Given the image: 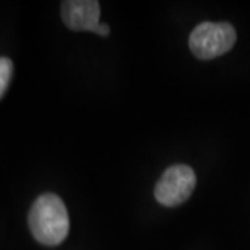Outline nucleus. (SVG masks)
Here are the masks:
<instances>
[{
    "label": "nucleus",
    "mask_w": 250,
    "mask_h": 250,
    "mask_svg": "<svg viewBox=\"0 0 250 250\" xmlns=\"http://www.w3.org/2000/svg\"><path fill=\"white\" fill-rule=\"evenodd\" d=\"M13 77V62L7 57H0V99L9 88L10 81Z\"/></svg>",
    "instance_id": "obj_5"
},
{
    "label": "nucleus",
    "mask_w": 250,
    "mask_h": 250,
    "mask_svg": "<svg viewBox=\"0 0 250 250\" xmlns=\"http://www.w3.org/2000/svg\"><path fill=\"white\" fill-rule=\"evenodd\" d=\"M62 17L72 31L93 32L100 24V6L96 0H68L62 1Z\"/></svg>",
    "instance_id": "obj_4"
},
{
    "label": "nucleus",
    "mask_w": 250,
    "mask_h": 250,
    "mask_svg": "<svg viewBox=\"0 0 250 250\" xmlns=\"http://www.w3.org/2000/svg\"><path fill=\"white\" fill-rule=\"evenodd\" d=\"M28 223L34 238L46 246L60 245L70 232L67 208L62 199L53 193H45L36 199Z\"/></svg>",
    "instance_id": "obj_1"
},
{
    "label": "nucleus",
    "mask_w": 250,
    "mask_h": 250,
    "mask_svg": "<svg viewBox=\"0 0 250 250\" xmlns=\"http://www.w3.org/2000/svg\"><path fill=\"white\" fill-rule=\"evenodd\" d=\"M93 32L100 36H107L108 34H110V28H108L107 24H102V22H100L98 25V28H96Z\"/></svg>",
    "instance_id": "obj_6"
},
{
    "label": "nucleus",
    "mask_w": 250,
    "mask_h": 250,
    "mask_svg": "<svg viewBox=\"0 0 250 250\" xmlns=\"http://www.w3.org/2000/svg\"><path fill=\"white\" fill-rule=\"evenodd\" d=\"M196 187L195 171L185 164H175L164 171L154 188V197L166 207L182 205Z\"/></svg>",
    "instance_id": "obj_3"
},
{
    "label": "nucleus",
    "mask_w": 250,
    "mask_h": 250,
    "mask_svg": "<svg viewBox=\"0 0 250 250\" xmlns=\"http://www.w3.org/2000/svg\"><path fill=\"white\" fill-rule=\"evenodd\" d=\"M236 42V31L228 22L206 21L189 36L190 52L200 60H211L229 52Z\"/></svg>",
    "instance_id": "obj_2"
}]
</instances>
